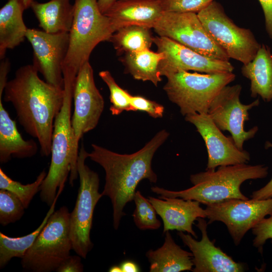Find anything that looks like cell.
<instances>
[{
    "label": "cell",
    "mask_w": 272,
    "mask_h": 272,
    "mask_svg": "<svg viewBox=\"0 0 272 272\" xmlns=\"http://www.w3.org/2000/svg\"><path fill=\"white\" fill-rule=\"evenodd\" d=\"M26 10L21 0H8L0 10V58L26 38L28 28L23 18Z\"/></svg>",
    "instance_id": "7402d4cb"
},
{
    "label": "cell",
    "mask_w": 272,
    "mask_h": 272,
    "mask_svg": "<svg viewBox=\"0 0 272 272\" xmlns=\"http://www.w3.org/2000/svg\"><path fill=\"white\" fill-rule=\"evenodd\" d=\"M158 197L149 196L148 198L163 221V233L176 230L186 232L197 238L192 228L194 221L198 218H207L205 210L200 206V202L179 197Z\"/></svg>",
    "instance_id": "ac0fdd59"
},
{
    "label": "cell",
    "mask_w": 272,
    "mask_h": 272,
    "mask_svg": "<svg viewBox=\"0 0 272 272\" xmlns=\"http://www.w3.org/2000/svg\"><path fill=\"white\" fill-rule=\"evenodd\" d=\"M30 7L43 31L49 33L69 32L73 24L74 6L70 0L34 1Z\"/></svg>",
    "instance_id": "603a6c76"
},
{
    "label": "cell",
    "mask_w": 272,
    "mask_h": 272,
    "mask_svg": "<svg viewBox=\"0 0 272 272\" xmlns=\"http://www.w3.org/2000/svg\"><path fill=\"white\" fill-rule=\"evenodd\" d=\"M163 87L169 99L176 104L183 116L208 113L213 100L233 81V72L205 74L181 71L166 77Z\"/></svg>",
    "instance_id": "5b68a950"
},
{
    "label": "cell",
    "mask_w": 272,
    "mask_h": 272,
    "mask_svg": "<svg viewBox=\"0 0 272 272\" xmlns=\"http://www.w3.org/2000/svg\"><path fill=\"white\" fill-rule=\"evenodd\" d=\"M73 98L74 111L71 119L73 131V165L69 181L78 177L77 160L79 142L84 134L97 125L104 108V99L94 79L93 70L89 61L80 69L75 78Z\"/></svg>",
    "instance_id": "9c48e42d"
},
{
    "label": "cell",
    "mask_w": 272,
    "mask_h": 272,
    "mask_svg": "<svg viewBox=\"0 0 272 272\" xmlns=\"http://www.w3.org/2000/svg\"><path fill=\"white\" fill-rule=\"evenodd\" d=\"M265 147L272 148V143L266 142ZM251 198L255 199H264L272 197V178L263 187L252 192Z\"/></svg>",
    "instance_id": "8d00e7d4"
},
{
    "label": "cell",
    "mask_w": 272,
    "mask_h": 272,
    "mask_svg": "<svg viewBox=\"0 0 272 272\" xmlns=\"http://www.w3.org/2000/svg\"><path fill=\"white\" fill-rule=\"evenodd\" d=\"M34 0H21L22 4H23L25 8L26 9H28V8L30 7V5L31 3L34 1Z\"/></svg>",
    "instance_id": "b9f144b4"
},
{
    "label": "cell",
    "mask_w": 272,
    "mask_h": 272,
    "mask_svg": "<svg viewBox=\"0 0 272 272\" xmlns=\"http://www.w3.org/2000/svg\"><path fill=\"white\" fill-rule=\"evenodd\" d=\"M267 174V167L262 165L222 166L216 171L206 170L191 175L193 186L189 188L173 191L153 186L151 191L160 196L194 200L206 206L233 199L246 200L249 198L241 191V184L248 179L265 178Z\"/></svg>",
    "instance_id": "3957f363"
},
{
    "label": "cell",
    "mask_w": 272,
    "mask_h": 272,
    "mask_svg": "<svg viewBox=\"0 0 272 272\" xmlns=\"http://www.w3.org/2000/svg\"><path fill=\"white\" fill-rule=\"evenodd\" d=\"M153 43L157 51L164 56L159 65L161 76L166 77L181 71L211 74L232 72L234 69L229 61L209 58L165 37H155Z\"/></svg>",
    "instance_id": "9a60e30c"
},
{
    "label": "cell",
    "mask_w": 272,
    "mask_h": 272,
    "mask_svg": "<svg viewBox=\"0 0 272 272\" xmlns=\"http://www.w3.org/2000/svg\"><path fill=\"white\" fill-rule=\"evenodd\" d=\"M150 28L128 26L120 28L111 37V41L118 52H136L150 49L153 38Z\"/></svg>",
    "instance_id": "4316f807"
},
{
    "label": "cell",
    "mask_w": 272,
    "mask_h": 272,
    "mask_svg": "<svg viewBox=\"0 0 272 272\" xmlns=\"http://www.w3.org/2000/svg\"><path fill=\"white\" fill-rule=\"evenodd\" d=\"M80 255H70L57 267V272H82L83 265Z\"/></svg>",
    "instance_id": "e575fe53"
},
{
    "label": "cell",
    "mask_w": 272,
    "mask_h": 272,
    "mask_svg": "<svg viewBox=\"0 0 272 272\" xmlns=\"http://www.w3.org/2000/svg\"><path fill=\"white\" fill-rule=\"evenodd\" d=\"M11 67V63L8 58L2 59L0 64V98H2L5 86L8 82L7 77Z\"/></svg>",
    "instance_id": "74e56055"
},
{
    "label": "cell",
    "mask_w": 272,
    "mask_h": 272,
    "mask_svg": "<svg viewBox=\"0 0 272 272\" xmlns=\"http://www.w3.org/2000/svg\"><path fill=\"white\" fill-rule=\"evenodd\" d=\"M32 65L19 68L8 81L4 100L16 110L19 122L25 131L37 139L42 156L51 154L55 118L63 105V88L41 80Z\"/></svg>",
    "instance_id": "6da1fadb"
},
{
    "label": "cell",
    "mask_w": 272,
    "mask_h": 272,
    "mask_svg": "<svg viewBox=\"0 0 272 272\" xmlns=\"http://www.w3.org/2000/svg\"><path fill=\"white\" fill-rule=\"evenodd\" d=\"M110 272H122L120 266L113 265L111 266L109 270Z\"/></svg>",
    "instance_id": "60d3db41"
},
{
    "label": "cell",
    "mask_w": 272,
    "mask_h": 272,
    "mask_svg": "<svg viewBox=\"0 0 272 272\" xmlns=\"http://www.w3.org/2000/svg\"><path fill=\"white\" fill-rule=\"evenodd\" d=\"M146 255L150 263V272H179L192 270L193 255L182 249L173 239L169 231L165 233L163 244L150 249Z\"/></svg>",
    "instance_id": "44dd1931"
},
{
    "label": "cell",
    "mask_w": 272,
    "mask_h": 272,
    "mask_svg": "<svg viewBox=\"0 0 272 272\" xmlns=\"http://www.w3.org/2000/svg\"><path fill=\"white\" fill-rule=\"evenodd\" d=\"M206 31L229 58L247 63L261 45L250 30L237 26L226 14L222 6L213 1L197 14Z\"/></svg>",
    "instance_id": "30bf717a"
},
{
    "label": "cell",
    "mask_w": 272,
    "mask_h": 272,
    "mask_svg": "<svg viewBox=\"0 0 272 272\" xmlns=\"http://www.w3.org/2000/svg\"><path fill=\"white\" fill-rule=\"evenodd\" d=\"M47 172L44 170L33 182L26 185L12 179L0 168V189L7 190L16 195L25 209L28 208L34 195L40 191L41 185Z\"/></svg>",
    "instance_id": "83f0119b"
},
{
    "label": "cell",
    "mask_w": 272,
    "mask_h": 272,
    "mask_svg": "<svg viewBox=\"0 0 272 272\" xmlns=\"http://www.w3.org/2000/svg\"><path fill=\"white\" fill-rule=\"evenodd\" d=\"M74 82L64 81V100L53 125L51 162L40 187L41 200L50 206L58 188L65 185L73 165V131L71 107Z\"/></svg>",
    "instance_id": "8992f818"
},
{
    "label": "cell",
    "mask_w": 272,
    "mask_h": 272,
    "mask_svg": "<svg viewBox=\"0 0 272 272\" xmlns=\"http://www.w3.org/2000/svg\"><path fill=\"white\" fill-rule=\"evenodd\" d=\"M252 234L255 236L253 245L262 253L263 246L267 239L272 242V215L267 218H263L252 229Z\"/></svg>",
    "instance_id": "836d02e7"
},
{
    "label": "cell",
    "mask_w": 272,
    "mask_h": 272,
    "mask_svg": "<svg viewBox=\"0 0 272 272\" xmlns=\"http://www.w3.org/2000/svg\"><path fill=\"white\" fill-rule=\"evenodd\" d=\"M165 129L158 132L144 147L131 154H121L96 144H92L89 158L100 165L105 173L103 196L110 199L113 209V225L118 228L125 215L126 205L133 200L137 187L144 179L156 183L157 176L153 171L152 162L159 148L169 137Z\"/></svg>",
    "instance_id": "7a4b0ae2"
},
{
    "label": "cell",
    "mask_w": 272,
    "mask_h": 272,
    "mask_svg": "<svg viewBox=\"0 0 272 272\" xmlns=\"http://www.w3.org/2000/svg\"><path fill=\"white\" fill-rule=\"evenodd\" d=\"M164 57L162 52L147 49L126 53L124 62L128 73L134 79L150 81L157 86L162 81L159 65Z\"/></svg>",
    "instance_id": "d4e9b609"
},
{
    "label": "cell",
    "mask_w": 272,
    "mask_h": 272,
    "mask_svg": "<svg viewBox=\"0 0 272 272\" xmlns=\"http://www.w3.org/2000/svg\"><path fill=\"white\" fill-rule=\"evenodd\" d=\"M209 224L224 223L238 246L247 232L267 215H272V197L264 199H233L207 205L205 209Z\"/></svg>",
    "instance_id": "7c38bea8"
},
{
    "label": "cell",
    "mask_w": 272,
    "mask_h": 272,
    "mask_svg": "<svg viewBox=\"0 0 272 272\" xmlns=\"http://www.w3.org/2000/svg\"><path fill=\"white\" fill-rule=\"evenodd\" d=\"M60 187L55 198L50 206L43 220L39 227L31 233L26 235L11 237L0 232V268H4L14 257L22 258L27 250L31 246L39 235L51 214L55 211L56 201L63 189Z\"/></svg>",
    "instance_id": "484cf974"
},
{
    "label": "cell",
    "mask_w": 272,
    "mask_h": 272,
    "mask_svg": "<svg viewBox=\"0 0 272 272\" xmlns=\"http://www.w3.org/2000/svg\"><path fill=\"white\" fill-rule=\"evenodd\" d=\"M99 76L108 86L110 91L109 110L113 115H118L124 111H131V96L127 91L121 88L116 82L108 71H103Z\"/></svg>",
    "instance_id": "f546056e"
},
{
    "label": "cell",
    "mask_w": 272,
    "mask_h": 272,
    "mask_svg": "<svg viewBox=\"0 0 272 272\" xmlns=\"http://www.w3.org/2000/svg\"><path fill=\"white\" fill-rule=\"evenodd\" d=\"M89 153L82 143L77 160V171L80 186L74 210L70 216V234L73 250L86 258L93 244L90 238L93 213L95 207L103 196L99 192L98 174L85 164Z\"/></svg>",
    "instance_id": "ba28073f"
},
{
    "label": "cell",
    "mask_w": 272,
    "mask_h": 272,
    "mask_svg": "<svg viewBox=\"0 0 272 272\" xmlns=\"http://www.w3.org/2000/svg\"><path fill=\"white\" fill-rule=\"evenodd\" d=\"M117 0H98V5L100 12L104 14Z\"/></svg>",
    "instance_id": "ab89813d"
},
{
    "label": "cell",
    "mask_w": 272,
    "mask_h": 272,
    "mask_svg": "<svg viewBox=\"0 0 272 272\" xmlns=\"http://www.w3.org/2000/svg\"><path fill=\"white\" fill-rule=\"evenodd\" d=\"M133 201L135 208L132 217L135 226L140 230H157L161 225L157 217V212L149 200L141 192H135Z\"/></svg>",
    "instance_id": "f1b7e54d"
},
{
    "label": "cell",
    "mask_w": 272,
    "mask_h": 272,
    "mask_svg": "<svg viewBox=\"0 0 272 272\" xmlns=\"http://www.w3.org/2000/svg\"><path fill=\"white\" fill-rule=\"evenodd\" d=\"M196 227L201 233V239L197 241L190 234L179 231L178 236L183 244L192 253L193 272H242L245 268V263L237 262L231 257L216 246L210 240L207 234L208 223L202 218L196 220Z\"/></svg>",
    "instance_id": "e0dca14e"
},
{
    "label": "cell",
    "mask_w": 272,
    "mask_h": 272,
    "mask_svg": "<svg viewBox=\"0 0 272 272\" xmlns=\"http://www.w3.org/2000/svg\"><path fill=\"white\" fill-rule=\"evenodd\" d=\"M74 15L69 32L67 53L62 64L63 75L76 77L81 67L100 42L109 41L115 32L109 18L102 14L98 0H75Z\"/></svg>",
    "instance_id": "277c9868"
},
{
    "label": "cell",
    "mask_w": 272,
    "mask_h": 272,
    "mask_svg": "<svg viewBox=\"0 0 272 272\" xmlns=\"http://www.w3.org/2000/svg\"><path fill=\"white\" fill-rule=\"evenodd\" d=\"M26 38L33 50V65L47 83L63 88L62 67L68 49L69 32L49 33L28 28Z\"/></svg>",
    "instance_id": "5bb4252c"
},
{
    "label": "cell",
    "mask_w": 272,
    "mask_h": 272,
    "mask_svg": "<svg viewBox=\"0 0 272 272\" xmlns=\"http://www.w3.org/2000/svg\"><path fill=\"white\" fill-rule=\"evenodd\" d=\"M0 189V223L5 226L19 220L25 208L16 195L7 190Z\"/></svg>",
    "instance_id": "4dcf8cb0"
},
{
    "label": "cell",
    "mask_w": 272,
    "mask_h": 272,
    "mask_svg": "<svg viewBox=\"0 0 272 272\" xmlns=\"http://www.w3.org/2000/svg\"><path fill=\"white\" fill-rule=\"evenodd\" d=\"M160 36L171 39L209 58L229 57L206 31L197 14L164 12L153 28Z\"/></svg>",
    "instance_id": "8fae6325"
},
{
    "label": "cell",
    "mask_w": 272,
    "mask_h": 272,
    "mask_svg": "<svg viewBox=\"0 0 272 272\" xmlns=\"http://www.w3.org/2000/svg\"><path fill=\"white\" fill-rule=\"evenodd\" d=\"M263 12L265 30L272 39V0H258Z\"/></svg>",
    "instance_id": "d590c367"
},
{
    "label": "cell",
    "mask_w": 272,
    "mask_h": 272,
    "mask_svg": "<svg viewBox=\"0 0 272 272\" xmlns=\"http://www.w3.org/2000/svg\"><path fill=\"white\" fill-rule=\"evenodd\" d=\"M185 120L195 126L205 143L208 154L206 170L247 163L250 160L249 153L239 150L232 138L225 136L208 113L188 114Z\"/></svg>",
    "instance_id": "2e32d148"
},
{
    "label": "cell",
    "mask_w": 272,
    "mask_h": 272,
    "mask_svg": "<svg viewBox=\"0 0 272 272\" xmlns=\"http://www.w3.org/2000/svg\"><path fill=\"white\" fill-rule=\"evenodd\" d=\"M164 12L159 0H117L104 15L115 32L132 25L153 28Z\"/></svg>",
    "instance_id": "d6986e66"
},
{
    "label": "cell",
    "mask_w": 272,
    "mask_h": 272,
    "mask_svg": "<svg viewBox=\"0 0 272 272\" xmlns=\"http://www.w3.org/2000/svg\"><path fill=\"white\" fill-rule=\"evenodd\" d=\"M70 213L65 206L54 211L31 246L21 258L22 268L33 272L56 271L70 255Z\"/></svg>",
    "instance_id": "52a82bcc"
},
{
    "label": "cell",
    "mask_w": 272,
    "mask_h": 272,
    "mask_svg": "<svg viewBox=\"0 0 272 272\" xmlns=\"http://www.w3.org/2000/svg\"><path fill=\"white\" fill-rule=\"evenodd\" d=\"M122 272H138L140 271L138 265L131 261L123 262L120 265Z\"/></svg>",
    "instance_id": "f35d334b"
},
{
    "label": "cell",
    "mask_w": 272,
    "mask_h": 272,
    "mask_svg": "<svg viewBox=\"0 0 272 272\" xmlns=\"http://www.w3.org/2000/svg\"><path fill=\"white\" fill-rule=\"evenodd\" d=\"M241 73L250 81L252 97L259 95L264 101L272 100V54L267 46L261 45L253 59L243 64Z\"/></svg>",
    "instance_id": "cb8c5ba5"
},
{
    "label": "cell",
    "mask_w": 272,
    "mask_h": 272,
    "mask_svg": "<svg viewBox=\"0 0 272 272\" xmlns=\"http://www.w3.org/2000/svg\"><path fill=\"white\" fill-rule=\"evenodd\" d=\"M214 0H159L164 12L178 13L198 12Z\"/></svg>",
    "instance_id": "1f68e13d"
},
{
    "label": "cell",
    "mask_w": 272,
    "mask_h": 272,
    "mask_svg": "<svg viewBox=\"0 0 272 272\" xmlns=\"http://www.w3.org/2000/svg\"><path fill=\"white\" fill-rule=\"evenodd\" d=\"M241 90L239 84L224 87L213 100L208 114L220 129L231 133L236 147L243 150L244 142L253 138L258 131L257 126L246 131L244 125L249 119L248 111L257 106L259 100L242 104L239 99Z\"/></svg>",
    "instance_id": "4fadbf2b"
},
{
    "label": "cell",
    "mask_w": 272,
    "mask_h": 272,
    "mask_svg": "<svg viewBox=\"0 0 272 272\" xmlns=\"http://www.w3.org/2000/svg\"><path fill=\"white\" fill-rule=\"evenodd\" d=\"M38 145L33 140H24L10 116L0 98V162L4 164L12 158L24 159L34 156Z\"/></svg>",
    "instance_id": "ffe728a7"
},
{
    "label": "cell",
    "mask_w": 272,
    "mask_h": 272,
    "mask_svg": "<svg viewBox=\"0 0 272 272\" xmlns=\"http://www.w3.org/2000/svg\"><path fill=\"white\" fill-rule=\"evenodd\" d=\"M130 105L132 111H143L154 118H161L164 112L161 104L141 96H131Z\"/></svg>",
    "instance_id": "d6a6232c"
}]
</instances>
